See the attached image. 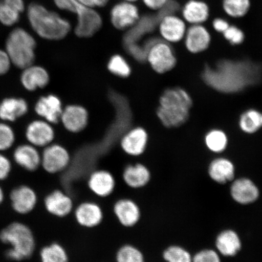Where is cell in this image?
<instances>
[{
    "label": "cell",
    "instance_id": "1",
    "mask_svg": "<svg viewBox=\"0 0 262 262\" xmlns=\"http://www.w3.org/2000/svg\"><path fill=\"white\" fill-rule=\"evenodd\" d=\"M260 67L249 61L223 60L214 67L206 64L201 77L204 83L218 93L233 94L256 83Z\"/></svg>",
    "mask_w": 262,
    "mask_h": 262
},
{
    "label": "cell",
    "instance_id": "2",
    "mask_svg": "<svg viewBox=\"0 0 262 262\" xmlns=\"http://www.w3.org/2000/svg\"><path fill=\"white\" fill-rule=\"evenodd\" d=\"M192 106V98L187 91L170 88L160 97L157 116L166 128H177L188 122Z\"/></svg>",
    "mask_w": 262,
    "mask_h": 262
},
{
    "label": "cell",
    "instance_id": "3",
    "mask_svg": "<svg viewBox=\"0 0 262 262\" xmlns=\"http://www.w3.org/2000/svg\"><path fill=\"white\" fill-rule=\"evenodd\" d=\"M27 16L33 31L45 40H63L71 31L68 19L39 3H32L28 6Z\"/></svg>",
    "mask_w": 262,
    "mask_h": 262
},
{
    "label": "cell",
    "instance_id": "4",
    "mask_svg": "<svg viewBox=\"0 0 262 262\" xmlns=\"http://www.w3.org/2000/svg\"><path fill=\"white\" fill-rule=\"evenodd\" d=\"M0 241L10 245L6 252L9 259L22 261L30 258L35 249V240L30 228L20 222H13L0 232Z\"/></svg>",
    "mask_w": 262,
    "mask_h": 262
},
{
    "label": "cell",
    "instance_id": "5",
    "mask_svg": "<svg viewBox=\"0 0 262 262\" xmlns=\"http://www.w3.org/2000/svg\"><path fill=\"white\" fill-rule=\"evenodd\" d=\"M54 2L58 9L76 15L74 33L78 37H93L102 27V17L96 9L86 7L76 0H54Z\"/></svg>",
    "mask_w": 262,
    "mask_h": 262
},
{
    "label": "cell",
    "instance_id": "6",
    "mask_svg": "<svg viewBox=\"0 0 262 262\" xmlns=\"http://www.w3.org/2000/svg\"><path fill=\"white\" fill-rule=\"evenodd\" d=\"M37 42L26 29L16 28L9 33L6 41L5 51L12 64L24 70L34 63Z\"/></svg>",
    "mask_w": 262,
    "mask_h": 262
},
{
    "label": "cell",
    "instance_id": "7",
    "mask_svg": "<svg viewBox=\"0 0 262 262\" xmlns=\"http://www.w3.org/2000/svg\"><path fill=\"white\" fill-rule=\"evenodd\" d=\"M145 60L156 73H168L176 67L178 60L171 44L162 39H155L147 42Z\"/></svg>",
    "mask_w": 262,
    "mask_h": 262
},
{
    "label": "cell",
    "instance_id": "8",
    "mask_svg": "<svg viewBox=\"0 0 262 262\" xmlns=\"http://www.w3.org/2000/svg\"><path fill=\"white\" fill-rule=\"evenodd\" d=\"M157 28L160 38L169 44L183 40L188 28L184 19L176 14L160 16Z\"/></svg>",
    "mask_w": 262,
    "mask_h": 262
},
{
    "label": "cell",
    "instance_id": "9",
    "mask_svg": "<svg viewBox=\"0 0 262 262\" xmlns=\"http://www.w3.org/2000/svg\"><path fill=\"white\" fill-rule=\"evenodd\" d=\"M140 17L139 9L134 3L123 1L117 3L111 10V24L118 30H129Z\"/></svg>",
    "mask_w": 262,
    "mask_h": 262
},
{
    "label": "cell",
    "instance_id": "10",
    "mask_svg": "<svg viewBox=\"0 0 262 262\" xmlns=\"http://www.w3.org/2000/svg\"><path fill=\"white\" fill-rule=\"evenodd\" d=\"M41 157V165L49 173L63 171L71 162V156L68 150L58 144L51 143L46 146Z\"/></svg>",
    "mask_w": 262,
    "mask_h": 262
},
{
    "label": "cell",
    "instance_id": "11",
    "mask_svg": "<svg viewBox=\"0 0 262 262\" xmlns=\"http://www.w3.org/2000/svg\"><path fill=\"white\" fill-rule=\"evenodd\" d=\"M183 40L187 51L196 54L207 50L211 44V36L204 25H191L187 28Z\"/></svg>",
    "mask_w": 262,
    "mask_h": 262
},
{
    "label": "cell",
    "instance_id": "12",
    "mask_svg": "<svg viewBox=\"0 0 262 262\" xmlns=\"http://www.w3.org/2000/svg\"><path fill=\"white\" fill-rule=\"evenodd\" d=\"M88 120L89 115L83 106L71 104L63 108L60 122L67 130L78 133L87 126Z\"/></svg>",
    "mask_w": 262,
    "mask_h": 262
},
{
    "label": "cell",
    "instance_id": "13",
    "mask_svg": "<svg viewBox=\"0 0 262 262\" xmlns=\"http://www.w3.org/2000/svg\"><path fill=\"white\" fill-rule=\"evenodd\" d=\"M26 137L31 145L35 147H46L54 140L55 131L52 124L44 120H37L29 124Z\"/></svg>",
    "mask_w": 262,
    "mask_h": 262
},
{
    "label": "cell",
    "instance_id": "14",
    "mask_svg": "<svg viewBox=\"0 0 262 262\" xmlns=\"http://www.w3.org/2000/svg\"><path fill=\"white\" fill-rule=\"evenodd\" d=\"M13 209L19 214H27L34 210L37 204L34 190L26 185L17 186L10 195Z\"/></svg>",
    "mask_w": 262,
    "mask_h": 262
},
{
    "label": "cell",
    "instance_id": "15",
    "mask_svg": "<svg viewBox=\"0 0 262 262\" xmlns=\"http://www.w3.org/2000/svg\"><path fill=\"white\" fill-rule=\"evenodd\" d=\"M148 142V135L143 127H137L124 134L121 140V147L124 152L130 156L137 157L145 151Z\"/></svg>",
    "mask_w": 262,
    "mask_h": 262
},
{
    "label": "cell",
    "instance_id": "16",
    "mask_svg": "<svg viewBox=\"0 0 262 262\" xmlns=\"http://www.w3.org/2000/svg\"><path fill=\"white\" fill-rule=\"evenodd\" d=\"M35 110L39 116L52 124L60 122L63 108L60 98L50 94L41 97L37 101Z\"/></svg>",
    "mask_w": 262,
    "mask_h": 262
},
{
    "label": "cell",
    "instance_id": "17",
    "mask_svg": "<svg viewBox=\"0 0 262 262\" xmlns=\"http://www.w3.org/2000/svg\"><path fill=\"white\" fill-rule=\"evenodd\" d=\"M75 217L81 227L93 228L101 224L103 219L102 209L96 203H82L75 211Z\"/></svg>",
    "mask_w": 262,
    "mask_h": 262
},
{
    "label": "cell",
    "instance_id": "18",
    "mask_svg": "<svg viewBox=\"0 0 262 262\" xmlns=\"http://www.w3.org/2000/svg\"><path fill=\"white\" fill-rule=\"evenodd\" d=\"M114 212L120 224L126 228L134 227L141 217L139 206L129 199L118 201L114 206Z\"/></svg>",
    "mask_w": 262,
    "mask_h": 262
},
{
    "label": "cell",
    "instance_id": "19",
    "mask_svg": "<svg viewBox=\"0 0 262 262\" xmlns=\"http://www.w3.org/2000/svg\"><path fill=\"white\" fill-rule=\"evenodd\" d=\"M45 206L47 211L57 217H67L73 209V200L60 190H55L45 199Z\"/></svg>",
    "mask_w": 262,
    "mask_h": 262
},
{
    "label": "cell",
    "instance_id": "20",
    "mask_svg": "<svg viewBox=\"0 0 262 262\" xmlns=\"http://www.w3.org/2000/svg\"><path fill=\"white\" fill-rule=\"evenodd\" d=\"M88 185L95 195L100 198H107L113 194L116 188V180L112 173L106 170L100 169L91 173Z\"/></svg>",
    "mask_w": 262,
    "mask_h": 262
},
{
    "label": "cell",
    "instance_id": "21",
    "mask_svg": "<svg viewBox=\"0 0 262 262\" xmlns=\"http://www.w3.org/2000/svg\"><path fill=\"white\" fill-rule=\"evenodd\" d=\"M259 190L250 179H238L231 186V195L235 202L241 205H248L256 201Z\"/></svg>",
    "mask_w": 262,
    "mask_h": 262
},
{
    "label": "cell",
    "instance_id": "22",
    "mask_svg": "<svg viewBox=\"0 0 262 262\" xmlns=\"http://www.w3.org/2000/svg\"><path fill=\"white\" fill-rule=\"evenodd\" d=\"M210 14L209 6L201 0H189L182 9V18L191 25H203Z\"/></svg>",
    "mask_w": 262,
    "mask_h": 262
},
{
    "label": "cell",
    "instance_id": "23",
    "mask_svg": "<svg viewBox=\"0 0 262 262\" xmlns=\"http://www.w3.org/2000/svg\"><path fill=\"white\" fill-rule=\"evenodd\" d=\"M21 82L26 90L34 91L47 86L49 75L44 68L32 64L24 69Z\"/></svg>",
    "mask_w": 262,
    "mask_h": 262
},
{
    "label": "cell",
    "instance_id": "24",
    "mask_svg": "<svg viewBox=\"0 0 262 262\" xmlns=\"http://www.w3.org/2000/svg\"><path fill=\"white\" fill-rule=\"evenodd\" d=\"M14 158L19 166L28 171H35L41 166V157L32 145H22L16 147Z\"/></svg>",
    "mask_w": 262,
    "mask_h": 262
},
{
    "label": "cell",
    "instance_id": "25",
    "mask_svg": "<svg viewBox=\"0 0 262 262\" xmlns=\"http://www.w3.org/2000/svg\"><path fill=\"white\" fill-rule=\"evenodd\" d=\"M124 183L133 189L145 187L150 181V172L143 164L136 163L127 166L123 172Z\"/></svg>",
    "mask_w": 262,
    "mask_h": 262
},
{
    "label": "cell",
    "instance_id": "26",
    "mask_svg": "<svg viewBox=\"0 0 262 262\" xmlns=\"http://www.w3.org/2000/svg\"><path fill=\"white\" fill-rule=\"evenodd\" d=\"M208 173L214 181L225 184L234 179L235 167L230 160L219 157L213 160L209 164Z\"/></svg>",
    "mask_w": 262,
    "mask_h": 262
},
{
    "label": "cell",
    "instance_id": "27",
    "mask_svg": "<svg viewBox=\"0 0 262 262\" xmlns=\"http://www.w3.org/2000/svg\"><path fill=\"white\" fill-rule=\"evenodd\" d=\"M27 102L22 98H7L0 103V119L14 122L27 113Z\"/></svg>",
    "mask_w": 262,
    "mask_h": 262
},
{
    "label": "cell",
    "instance_id": "28",
    "mask_svg": "<svg viewBox=\"0 0 262 262\" xmlns=\"http://www.w3.org/2000/svg\"><path fill=\"white\" fill-rule=\"evenodd\" d=\"M217 250L227 257L234 256L241 250L242 243L238 234L231 229L221 232L215 241Z\"/></svg>",
    "mask_w": 262,
    "mask_h": 262
},
{
    "label": "cell",
    "instance_id": "29",
    "mask_svg": "<svg viewBox=\"0 0 262 262\" xmlns=\"http://www.w3.org/2000/svg\"><path fill=\"white\" fill-rule=\"evenodd\" d=\"M238 126L248 135L257 133L262 128V113L255 109L245 111L239 117Z\"/></svg>",
    "mask_w": 262,
    "mask_h": 262
},
{
    "label": "cell",
    "instance_id": "30",
    "mask_svg": "<svg viewBox=\"0 0 262 262\" xmlns=\"http://www.w3.org/2000/svg\"><path fill=\"white\" fill-rule=\"evenodd\" d=\"M205 144L211 152L220 154L224 152L228 145V137L225 131L212 129L206 134Z\"/></svg>",
    "mask_w": 262,
    "mask_h": 262
},
{
    "label": "cell",
    "instance_id": "31",
    "mask_svg": "<svg viewBox=\"0 0 262 262\" xmlns=\"http://www.w3.org/2000/svg\"><path fill=\"white\" fill-rule=\"evenodd\" d=\"M41 262H69L67 251L59 244L46 246L40 251Z\"/></svg>",
    "mask_w": 262,
    "mask_h": 262
},
{
    "label": "cell",
    "instance_id": "32",
    "mask_svg": "<svg viewBox=\"0 0 262 262\" xmlns=\"http://www.w3.org/2000/svg\"><path fill=\"white\" fill-rule=\"evenodd\" d=\"M223 9L230 17L238 18L248 14L251 7L250 0H223Z\"/></svg>",
    "mask_w": 262,
    "mask_h": 262
},
{
    "label": "cell",
    "instance_id": "33",
    "mask_svg": "<svg viewBox=\"0 0 262 262\" xmlns=\"http://www.w3.org/2000/svg\"><path fill=\"white\" fill-rule=\"evenodd\" d=\"M107 69L111 73L117 77L126 78L131 73L130 66L122 55L116 54L110 58L107 64Z\"/></svg>",
    "mask_w": 262,
    "mask_h": 262
},
{
    "label": "cell",
    "instance_id": "34",
    "mask_svg": "<svg viewBox=\"0 0 262 262\" xmlns=\"http://www.w3.org/2000/svg\"><path fill=\"white\" fill-rule=\"evenodd\" d=\"M117 262H145V257L139 248L131 245L120 247L116 255Z\"/></svg>",
    "mask_w": 262,
    "mask_h": 262
},
{
    "label": "cell",
    "instance_id": "35",
    "mask_svg": "<svg viewBox=\"0 0 262 262\" xmlns=\"http://www.w3.org/2000/svg\"><path fill=\"white\" fill-rule=\"evenodd\" d=\"M21 13L3 0H0V23L3 25L11 27L19 21Z\"/></svg>",
    "mask_w": 262,
    "mask_h": 262
},
{
    "label": "cell",
    "instance_id": "36",
    "mask_svg": "<svg viewBox=\"0 0 262 262\" xmlns=\"http://www.w3.org/2000/svg\"><path fill=\"white\" fill-rule=\"evenodd\" d=\"M163 257L167 262H192L189 252L179 246H171L167 248Z\"/></svg>",
    "mask_w": 262,
    "mask_h": 262
},
{
    "label": "cell",
    "instance_id": "37",
    "mask_svg": "<svg viewBox=\"0 0 262 262\" xmlns=\"http://www.w3.org/2000/svg\"><path fill=\"white\" fill-rule=\"evenodd\" d=\"M15 142V134L11 127L0 123V151L11 147Z\"/></svg>",
    "mask_w": 262,
    "mask_h": 262
},
{
    "label": "cell",
    "instance_id": "38",
    "mask_svg": "<svg viewBox=\"0 0 262 262\" xmlns=\"http://www.w3.org/2000/svg\"><path fill=\"white\" fill-rule=\"evenodd\" d=\"M223 34L226 40L232 45H241L245 40L244 32L235 26H229Z\"/></svg>",
    "mask_w": 262,
    "mask_h": 262
},
{
    "label": "cell",
    "instance_id": "39",
    "mask_svg": "<svg viewBox=\"0 0 262 262\" xmlns=\"http://www.w3.org/2000/svg\"><path fill=\"white\" fill-rule=\"evenodd\" d=\"M192 262H221V260L215 251L204 250L194 255L192 258Z\"/></svg>",
    "mask_w": 262,
    "mask_h": 262
},
{
    "label": "cell",
    "instance_id": "40",
    "mask_svg": "<svg viewBox=\"0 0 262 262\" xmlns=\"http://www.w3.org/2000/svg\"><path fill=\"white\" fill-rule=\"evenodd\" d=\"M11 168V163L9 160L0 154V181L8 178Z\"/></svg>",
    "mask_w": 262,
    "mask_h": 262
},
{
    "label": "cell",
    "instance_id": "41",
    "mask_svg": "<svg viewBox=\"0 0 262 262\" xmlns=\"http://www.w3.org/2000/svg\"><path fill=\"white\" fill-rule=\"evenodd\" d=\"M11 59L5 50L0 49V75L8 73L11 68Z\"/></svg>",
    "mask_w": 262,
    "mask_h": 262
},
{
    "label": "cell",
    "instance_id": "42",
    "mask_svg": "<svg viewBox=\"0 0 262 262\" xmlns=\"http://www.w3.org/2000/svg\"><path fill=\"white\" fill-rule=\"evenodd\" d=\"M142 2L147 8L159 11L165 7L169 0H142Z\"/></svg>",
    "mask_w": 262,
    "mask_h": 262
},
{
    "label": "cell",
    "instance_id": "43",
    "mask_svg": "<svg viewBox=\"0 0 262 262\" xmlns=\"http://www.w3.org/2000/svg\"><path fill=\"white\" fill-rule=\"evenodd\" d=\"M80 4L86 7L96 9L103 8L109 3L110 0H76Z\"/></svg>",
    "mask_w": 262,
    "mask_h": 262
},
{
    "label": "cell",
    "instance_id": "44",
    "mask_svg": "<svg viewBox=\"0 0 262 262\" xmlns=\"http://www.w3.org/2000/svg\"><path fill=\"white\" fill-rule=\"evenodd\" d=\"M229 26L230 25L227 20L221 18H215L212 22V26L215 31L222 34L227 30Z\"/></svg>",
    "mask_w": 262,
    "mask_h": 262
},
{
    "label": "cell",
    "instance_id": "45",
    "mask_svg": "<svg viewBox=\"0 0 262 262\" xmlns=\"http://www.w3.org/2000/svg\"><path fill=\"white\" fill-rule=\"evenodd\" d=\"M12 8H14L19 12H24L25 10V3L24 0H3Z\"/></svg>",
    "mask_w": 262,
    "mask_h": 262
},
{
    "label": "cell",
    "instance_id": "46",
    "mask_svg": "<svg viewBox=\"0 0 262 262\" xmlns=\"http://www.w3.org/2000/svg\"><path fill=\"white\" fill-rule=\"evenodd\" d=\"M3 200H4V192H3V189L0 186V205L2 204Z\"/></svg>",
    "mask_w": 262,
    "mask_h": 262
},
{
    "label": "cell",
    "instance_id": "47",
    "mask_svg": "<svg viewBox=\"0 0 262 262\" xmlns=\"http://www.w3.org/2000/svg\"><path fill=\"white\" fill-rule=\"evenodd\" d=\"M123 1L127 2L134 3L138 1V0H123Z\"/></svg>",
    "mask_w": 262,
    "mask_h": 262
}]
</instances>
